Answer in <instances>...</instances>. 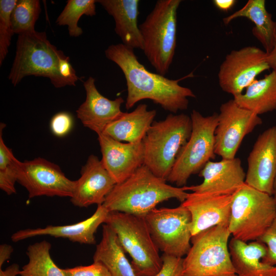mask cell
I'll return each instance as SVG.
<instances>
[{
  "instance_id": "1",
  "label": "cell",
  "mask_w": 276,
  "mask_h": 276,
  "mask_svg": "<svg viewBox=\"0 0 276 276\" xmlns=\"http://www.w3.org/2000/svg\"><path fill=\"white\" fill-rule=\"evenodd\" d=\"M105 55L124 74L127 89L125 103L127 110L141 100L149 99L164 109L176 113L188 109V98L196 97L191 89L179 84L185 77L170 79L148 71L139 61L133 49L122 43L109 45Z\"/></svg>"
},
{
  "instance_id": "2",
  "label": "cell",
  "mask_w": 276,
  "mask_h": 276,
  "mask_svg": "<svg viewBox=\"0 0 276 276\" xmlns=\"http://www.w3.org/2000/svg\"><path fill=\"white\" fill-rule=\"evenodd\" d=\"M166 181L143 165L125 181L117 183L102 204L109 212L144 217L163 201L175 198L183 202L189 193L183 187H173Z\"/></svg>"
},
{
  "instance_id": "3",
  "label": "cell",
  "mask_w": 276,
  "mask_h": 276,
  "mask_svg": "<svg viewBox=\"0 0 276 276\" xmlns=\"http://www.w3.org/2000/svg\"><path fill=\"white\" fill-rule=\"evenodd\" d=\"M66 56L50 42L45 32L19 34L9 80L16 86L24 77L34 76L48 78L56 88L73 86L60 72V61Z\"/></svg>"
},
{
  "instance_id": "4",
  "label": "cell",
  "mask_w": 276,
  "mask_h": 276,
  "mask_svg": "<svg viewBox=\"0 0 276 276\" xmlns=\"http://www.w3.org/2000/svg\"><path fill=\"white\" fill-rule=\"evenodd\" d=\"M191 131V117L184 113H170L163 120L154 121L142 141L144 165L155 175L167 180Z\"/></svg>"
},
{
  "instance_id": "5",
  "label": "cell",
  "mask_w": 276,
  "mask_h": 276,
  "mask_svg": "<svg viewBox=\"0 0 276 276\" xmlns=\"http://www.w3.org/2000/svg\"><path fill=\"white\" fill-rule=\"evenodd\" d=\"M180 0H158L139 25L143 51L157 73L165 76L176 46L177 11Z\"/></svg>"
},
{
  "instance_id": "6",
  "label": "cell",
  "mask_w": 276,
  "mask_h": 276,
  "mask_svg": "<svg viewBox=\"0 0 276 276\" xmlns=\"http://www.w3.org/2000/svg\"><path fill=\"white\" fill-rule=\"evenodd\" d=\"M105 224L117 234L125 251L130 256L137 276H154L163 265L144 217L120 212H109Z\"/></svg>"
},
{
  "instance_id": "7",
  "label": "cell",
  "mask_w": 276,
  "mask_h": 276,
  "mask_svg": "<svg viewBox=\"0 0 276 276\" xmlns=\"http://www.w3.org/2000/svg\"><path fill=\"white\" fill-rule=\"evenodd\" d=\"M231 233L217 225L192 236L180 276H237L228 248Z\"/></svg>"
},
{
  "instance_id": "8",
  "label": "cell",
  "mask_w": 276,
  "mask_h": 276,
  "mask_svg": "<svg viewBox=\"0 0 276 276\" xmlns=\"http://www.w3.org/2000/svg\"><path fill=\"white\" fill-rule=\"evenodd\" d=\"M276 216L272 196L245 183L233 194L228 229L237 239L257 240Z\"/></svg>"
},
{
  "instance_id": "9",
  "label": "cell",
  "mask_w": 276,
  "mask_h": 276,
  "mask_svg": "<svg viewBox=\"0 0 276 276\" xmlns=\"http://www.w3.org/2000/svg\"><path fill=\"white\" fill-rule=\"evenodd\" d=\"M192 131L179 150L167 181L178 187L186 186L189 177L199 173L205 165L214 159L215 137L218 113L203 116L194 109L191 113Z\"/></svg>"
},
{
  "instance_id": "10",
  "label": "cell",
  "mask_w": 276,
  "mask_h": 276,
  "mask_svg": "<svg viewBox=\"0 0 276 276\" xmlns=\"http://www.w3.org/2000/svg\"><path fill=\"white\" fill-rule=\"evenodd\" d=\"M144 218L159 250L177 258L187 255L192 236L191 217L187 209L181 204L174 208H155Z\"/></svg>"
},
{
  "instance_id": "11",
  "label": "cell",
  "mask_w": 276,
  "mask_h": 276,
  "mask_svg": "<svg viewBox=\"0 0 276 276\" xmlns=\"http://www.w3.org/2000/svg\"><path fill=\"white\" fill-rule=\"evenodd\" d=\"M267 53L256 46L232 50L221 63L218 73L219 86L234 97L243 93L261 73L270 69Z\"/></svg>"
},
{
  "instance_id": "12",
  "label": "cell",
  "mask_w": 276,
  "mask_h": 276,
  "mask_svg": "<svg viewBox=\"0 0 276 276\" xmlns=\"http://www.w3.org/2000/svg\"><path fill=\"white\" fill-rule=\"evenodd\" d=\"M262 123L259 115L241 107L233 99L222 104L215 132V154L234 158L244 137Z\"/></svg>"
},
{
  "instance_id": "13",
  "label": "cell",
  "mask_w": 276,
  "mask_h": 276,
  "mask_svg": "<svg viewBox=\"0 0 276 276\" xmlns=\"http://www.w3.org/2000/svg\"><path fill=\"white\" fill-rule=\"evenodd\" d=\"M17 182L28 191L30 198L42 196L71 198L76 183L59 166L41 157L21 162Z\"/></svg>"
},
{
  "instance_id": "14",
  "label": "cell",
  "mask_w": 276,
  "mask_h": 276,
  "mask_svg": "<svg viewBox=\"0 0 276 276\" xmlns=\"http://www.w3.org/2000/svg\"><path fill=\"white\" fill-rule=\"evenodd\" d=\"M245 183L272 196L276 178V126L259 135L247 158Z\"/></svg>"
},
{
  "instance_id": "15",
  "label": "cell",
  "mask_w": 276,
  "mask_h": 276,
  "mask_svg": "<svg viewBox=\"0 0 276 276\" xmlns=\"http://www.w3.org/2000/svg\"><path fill=\"white\" fill-rule=\"evenodd\" d=\"M232 198L233 195L189 193L181 204L187 209L191 214L192 236L215 226H228Z\"/></svg>"
},
{
  "instance_id": "16",
  "label": "cell",
  "mask_w": 276,
  "mask_h": 276,
  "mask_svg": "<svg viewBox=\"0 0 276 276\" xmlns=\"http://www.w3.org/2000/svg\"><path fill=\"white\" fill-rule=\"evenodd\" d=\"M98 135L101 160L116 183L125 181L144 165L143 142L124 143L103 133Z\"/></svg>"
},
{
  "instance_id": "17",
  "label": "cell",
  "mask_w": 276,
  "mask_h": 276,
  "mask_svg": "<svg viewBox=\"0 0 276 276\" xmlns=\"http://www.w3.org/2000/svg\"><path fill=\"white\" fill-rule=\"evenodd\" d=\"M80 173L70 198L72 204L79 208L102 204L117 183L102 160L94 154L90 155Z\"/></svg>"
},
{
  "instance_id": "18",
  "label": "cell",
  "mask_w": 276,
  "mask_h": 276,
  "mask_svg": "<svg viewBox=\"0 0 276 276\" xmlns=\"http://www.w3.org/2000/svg\"><path fill=\"white\" fill-rule=\"evenodd\" d=\"M203 178L199 185L183 187L184 190L196 193L233 195L245 183L246 173L241 160L235 157L209 161L198 173Z\"/></svg>"
},
{
  "instance_id": "19",
  "label": "cell",
  "mask_w": 276,
  "mask_h": 276,
  "mask_svg": "<svg viewBox=\"0 0 276 276\" xmlns=\"http://www.w3.org/2000/svg\"><path fill=\"white\" fill-rule=\"evenodd\" d=\"M95 83V79L91 76L84 82L86 99L76 112L84 127L99 134L122 114L121 106L124 100L122 97L113 100L107 99L100 93Z\"/></svg>"
},
{
  "instance_id": "20",
  "label": "cell",
  "mask_w": 276,
  "mask_h": 276,
  "mask_svg": "<svg viewBox=\"0 0 276 276\" xmlns=\"http://www.w3.org/2000/svg\"><path fill=\"white\" fill-rule=\"evenodd\" d=\"M108 212L103 204H100L90 217L82 221L70 225H50L43 228L20 229L14 233L11 239L16 242L30 238L47 235L67 239L80 244L94 245L96 244L95 234L99 226L105 223Z\"/></svg>"
},
{
  "instance_id": "21",
  "label": "cell",
  "mask_w": 276,
  "mask_h": 276,
  "mask_svg": "<svg viewBox=\"0 0 276 276\" xmlns=\"http://www.w3.org/2000/svg\"><path fill=\"white\" fill-rule=\"evenodd\" d=\"M107 13L115 22L114 31L122 44L134 49L143 50V39L138 26L139 15L138 0H99Z\"/></svg>"
},
{
  "instance_id": "22",
  "label": "cell",
  "mask_w": 276,
  "mask_h": 276,
  "mask_svg": "<svg viewBox=\"0 0 276 276\" xmlns=\"http://www.w3.org/2000/svg\"><path fill=\"white\" fill-rule=\"evenodd\" d=\"M228 248L237 276H276V266L263 261L267 252L263 243L256 240L247 243L233 237Z\"/></svg>"
},
{
  "instance_id": "23",
  "label": "cell",
  "mask_w": 276,
  "mask_h": 276,
  "mask_svg": "<svg viewBox=\"0 0 276 276\" xmlns=\"http://www.w3.org/2000/svg\"><path fill=\"white\" fill-rule=\"evenodd\" d=\"M156 114L155 110H148L147 105L140 104L130 112H123L117 119L107 126L102 133L121 142H141Z\"/></svg>"
},
{
  "instance_id": "24",
  "label": "cell",
  "mask_w": 276,
  "mask_h": 276,
  "mask_svg": "<svg viewBox=\"0 0 276 276\" xmlns=\"http://www.w3.org/2000/svg\"><path fill=\"white\" fill-rule=\"evenodd\" d=\"M239 17L246 18L254 22L252 35L262 44L266 53L270 52L276 42V21L267 11L265 1H248L242 8L223 18V22L227 25Z\"/></svg>"
},
{
  "instance_id": "25",
  "label": "cell",
  "mask_w": 276,
  "mask_h": 276,
  "mask_svg": "<svg viewBox=\"0 0 276 276\" xmlns=\"http://www.w3.org/2000/svg\"><path fill=\"white\" fill-rule=\"evenodd\" d=\"M93 261L102 264L111 276H137L117 234L106 224L102 225V239L96 246Z\"/></svg>"
},
{
  "instance_id": "26",
  "label": "cell",
  "mask_w": 276,
  "mask_h": 276,
  "mask_svg": "<svg viewBox=\"0 0 276 276\" xmlns=\"http://www.w3.org/2000/svg\"><path fill=\"white\" fill-rule=\"evenodd\" d=\"M233 99L241 107L258 115L276 110V73L272 71L263 78L255 80L242 93Z\"/></svg>"
},
{
  "instance_id": "27",
  "label": "cell",
  "mask_w": 276,
  "mask_h": 276,
  "mask_svg": "<svg viewBox=\"0 0 276 276\" xmlns=\"http://www.w3.org/2000/svg\"><path fill=\"white\" fill-rule=\"evenodd\" d=\"M51 244L44 240L30 244L27 249V264L20 270V276H65L62 269L53 261L51 255Z\"/></svg>"
},
{
  "instance_id": "28",
  "label": "cell",
  "mask_w": 276,
  "mask_h": 276,
  "mask_svg": "<svg viewBox=\"0 0 276 276\" xmlns=\"http://www.w3.org/2000/svg\"><path fill=\"white\" fill-rule=\"evenodd\" d=\"M96 3L95 0H68L56 23L59 26H67L70 36H80L83 30L78 26V21L83 15L93 16L96 14Z\"/></svg>"
},
{
  "instance_id": "29",
  "label": "cell",
  "mask_w": 276,
  "mask_h": 276,
  "mask_svg": "<svg viewBox=\"0 0 276 276\" xmlns=\"http://www.w3.org/2000/svg\"><path fill=\"white\" fill-rule=\"evenodd\" d=\"M6 124H0V188L8 195L15 194V185L17 180L20 161L14 155L12 151L4 143L3 130Z\"/></svg>"
},
{
  "instance_id": "30",
  "label": "cell",
  "mask_w": 276,
  "mask_h": 276,
  "mask_svg": "<svg viewBox=\"0 0 276 276\" xmlns=\"http://www.w3.org/2000/svg\"><path fill=\"white\" fill-rule=\"evenodd\" d=\"M41 11L38 0H17L11 15L14 33L19 35L35 31Z\"/></svg>"
},
{
  "instance_id": "31",
  "label": "cell",
  "mask_w": 276,
  "mask_h": 276,
  "mask_svg": "<svg viewBox=\"0 0 276 276\" xmlns=\"http://www.w3.org/2000/svg\"><path fill=\"white\" fill-rule=\"evenodd\" d=\"M17 0L0 1V65H2L8 53L13 34L11 19V13Z\"/></svg>"
},
{
  "instance_id": "32",
  "label": "cell",
  "mask_w": 276,
  "mask_h": 276,
  "mask_svg": "<svg viewBox=\"0 0 276 276\" xmlns=\"http://www.w3.org/2000/svg\"><path fill=\"white\" fill-rule=\"evenodd\" d=\"M263 243L267 247V252L263 258L264 263L276 266V216L269 227L257 240Z\"/></svg>"
},
{
  "instance_id": "33",
  "label": "cell",
  "mask_w": 276,
  "mask_h": 276,
  "mask_svg": "<svg viewBox=\"0 0 276 276\" xmlns=\"http://www.w3.org/2000/svg\"><path fill=\"white\" fill-rule=\"evenodd\" d=\"M73 119L67 112H60L55 114L50 121V128L53 134L57 137L67 135L72 129Z\"/></svg>"
},
{
  "instance_id": "34",
  "label": "cell",
  "mask_w": 276,
  "mask_h": 276,
  "mask_svg": "<svg viewBox=\"0 0 276 276\" xmlns=\"http://www.w3.org/2000/svg\"><path fill=\"white\" fill-rule=\"evenodd\" d=\"M65 276H111L107 269L101 263L94 262L87 266H78L62 269Z\"/></svg>"
},
{
  "instance_id": "35",
  "label": "cell",
  "mask_w": 276,
  "mask_h": 276,
  "mask_svg": "<svg viewBox=\"0 0 276 276\" xmlns=\"http://www.w3.org/2000/svg\"><path fill=\"white\" fill-rule=\"evenodd\" d=\"M162 259V267L154 276H180L182 271L183 258L163 254Z\"/></svg>"
},
{
  "instance_id": "36",
  "label": "cell",
  "mask_w": 276,
  "mask_h": 276,
  "mask_svg": "<svg viewBox=\"0 0 276 276\" xmlns=\"http://www.w3.org/2000/svg\"><path fill=\"white\" fill-rule=\"evenodd\" d=\"M13 251L12 246L8 244H2L0 245V269L3 264L10 258Z\"/></svg>"
},
{
  "instance_id": "37",
  "label": "cell",
  "mask_w": 276,
  "mask_h": 276,
  "mask_svg": "<svg viewBox=\"0 0 276 276\" xmlns=\"http://www.w3.org/2000/svg\"><path fill=\"white\" fill-rule=\"evenodd\" d=\"M214 5L217 8L223 11L231 9L236 3L235 0H214Z\"/></svg>"
},
{
  "instance_id": "38",
  "label": "cell",
  "mask_w": 276,
  "mask_h": 276,
  "mask_svg": "<svg viewBox=\"0 0 276 276\" xmlns=\"http://www.w3.org/2000/svg\"><path fill=\"white\" fill-rule=\"evenodd\" d=\"M19 266L16 263L9 266L5 270L0 269V276H17L20 272Z\"/></svg>"
},
{
  "instance_id": "39",
  "label": "cell",
  "mask_w": 276,
  "mask_h": 276,
  "mask_svg": "<svg viewBox=\"0 0 276 276\" xmlns=\"http://www.w3.org/2000/svg\"><path fill=\"white\" fill-rule=\"evenodd\" d=\"M266 61L270 68L276 73V42L271 51L267 53Z\"/></svg>"
},
{
  "instance_id": "40",
  "label": "cell",
  "mask_w": 276,
  "mask_h": 276,
  "mask_svg": "<svg viewBox=\"0 0 276 276\" xmlns=\"http://www.w3.org/2000/svg\"><path fill=\"white\" fill-rule=\"evenodd\" d=\"M272 197L273 198L275 208H276V178L275 179L274 186H273V194H272Z\"/></svg>"
}]
</instances>
